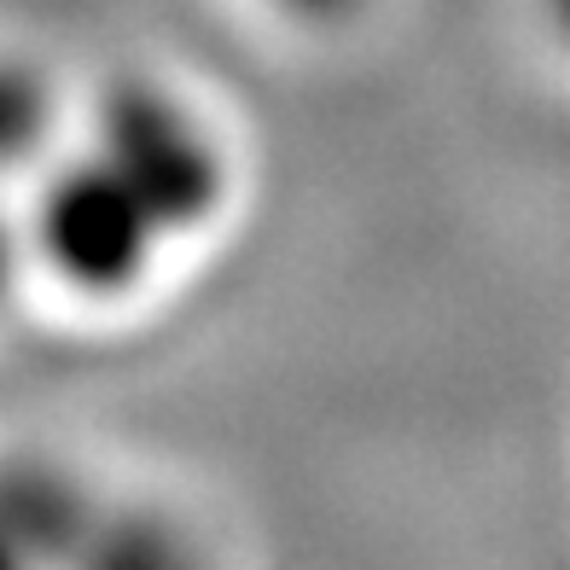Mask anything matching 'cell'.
I'll return each instance as SVG.
<instances>
[{
    "label": "cell",
    "mask_w": 570,
    "mask_h": 570,
    "mask_svg": "<svg viewBox=\"0 0 570 570\" xmlns=\"http://www.w3.org/2000/svg\"><path fill=\"white\" fill-rule=\"evenodd\" d=\"M70 140L111 169L175 250H198L239 204V151L227 122L164 70H122L70 111Z\"/></svg>",
    "instance_id": "1"
},
{
    "label": "cell",
    "mask_w": 570,
    "mask_h": 570,
    "mask_svg": "<svg viewBox=\"0 0 570 570\" xmlns=\"http://www.w3.org/2000/svg\"><path fill=\"white\" fill-rule=\"evenodd\" d=\"M106 518L99 489L59 454H0V570H76Z\"/></svg>",
    "instance_id": "2"
},
{
    "label": "cell",
    "mask_w": 570,
    "mask_h": 570,
    "mask_svg": "<svg viewBox=\"0 0 570 570\" xmlns=\"http://www.w3.org/2000/svg\"><path fill=\"white\" fill-rule=\"evenodd\" d=\"M70 99L41 59L0 47V198H18L70 128Z\"/></svg>",
    "instance_id": "3"
},
{
    "label": "cell",
    "mask_w": 570,
    "mask_h": 570,
    "mask_svg": "<svg viewBox=\"0 0 570 570\" xmlns=\"http://www.w3.org/2000/svg\"><path fill=\"white\" fill-rule=\"evenodd\" d=\"M23 285H30V263H23V239H18V204L0 198V308H7Z\"/></svg>",
    "instance_id": "4"
},
{
    "label": "cell",
    "mask_w": 570,
    "mask_h": 570,
    "mask_svg": "<svg viewBox=\"0 0 570 570\" xmlns=\"http://www.w3.org/2000/svg\"><path fill=\"white\" fill-rule=\"evenodd\" d=\"M541 18H548V30L559 36V47L570 53V0H541Z\"/></svg>",
    "instance_id": "5"
}]
</instances>
